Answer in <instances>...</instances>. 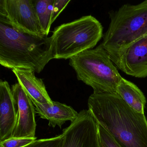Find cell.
<instances>
[{"instance_id":"9a60e30c","label":"cell","mask_w":147,"mask_h":147,"mask_svg":"<svg viewBox=\"0 0 147 147\" xmlns=\"http://www.w3.org/2000/svg\"><path fill=\"white\" fill-rule=\"evenodd\" d=\"M64 138L62 133L51 138L36 140L24 147H63Z\"/></svg>"},{"instance_id":"ac0fdd59","label":"cell","mask_w":147,"mask_h":147,"mask_svg":"<svg viewBox=\"0 0 147 147\" xmlns=\"http://www.w3.org/2000/svg\"><path fill=\"white\" fill-rule=\"evenodd\" d=\"M70 1V0H55L52 18V24Z\"/></svg>"},{"instance_id":"5b68a950","label":"cell","mask_w":147,"mask_h":147,"mask_svg":"<svg viewBox=\"0 0 147 147\" xmlns=\"http://www.w3.org/2000/svg\"><path fill=\"white\" fill-rule=\"evenodd\" d=\"M103 31L100 22L91 15L56 27L51 37L53 58L67 60L93 49L103 37Z\"/></svg>"},{"instance_id":"3957f363","label":"cell","mask_w":147,"mask_h":147,"mask_svg":"<svg viewBox=\"0 0 147 147\" xmlns=\"http://www.w3.org/2000/svg\"><path fill=\"white\" fill-rule=\"evenodd\" d=\"M111 22L101 44L116 65L124 50L147 34V0L136 5H123L109 12Z\"/></svg>"},{"instance_id":"ba28073f","label":"cell","mask_w":147,"mask_h":147,"mask_svg":"<svg viewBox=\"0 0 147 147\" xmlns=\"http://www.w3.org/2000/svg\"><path fill=\"white\" fill-rule=\"evenodd\" d=\"M116 65L128 75L147 77V34L130 44L122 52Z\"/></svg>"},{"instance_id":"6da1fadb","label":"cell","mask_w":147,"mask_h":147,"mask_svg":"<svg viewBox=\"0 0 147 147\" xmlns=\"http://www.w3.org/2000/svg\"><path fill=\"white\" fill-rule=\"evenodd\" d=\"M88 110L121 147H147V120L117 93H93Z\"/></svg>"},{"instance_id":"52a82bcc","label":"cell","mask_w":147,"mask_h":147,"mask_svg":"<svg viewBox=\"0 0 147 147\" xmlns=\"http://www.w3.org/2000/svg\"><path fill=\"white\" fill-rule=\"evenodd\" d=\"M63 147H100L98 123L90 110H83L63 131Z\"/></svg>"},{"instance_id":"8992f818","label":"cell","mask_w":147,"mask_h":147,"mask_svg":"<svg viewBox=\"0 0 147 147\" xmlns=\"http://www.w3.org/2000/svg\"><path fill=\"white\" fill-rule=\"evenodd\" d=\"M0 22L26 34L45 35L39 24L33 0H1Z\"/></svg>"},{"instance_id":"9c48e42d","label":"cell","mask_w":147,"mask_h":147,"mask_svg":"<svg viewBox=\"0 0 147 147\" xmlns=\"http://www.w3.org/2000/svg\"><path fill=\"white\" fill-rule=\"evenodd\" d=\"M11 90L18 113V125L13 137H36V111L31 99L18 82L12 86Z\"/></svg>"},{"instance_id":"2e32d148","label":"cell","mask_w":147,"mask_h":147,"mask_svg":"<svg viewBox=\"0 0 147 147\" xmlns=\"http://www.w3.org/2000/svg\"><path fill=\"white\" fill-rule=\"evenodd\" d=\"M98 132L100 147H121L112 136L98 123Z\"/></svg>"},{"instance_id":"5bb4252c","label":"cell","mask_w":147,"mask_h":147,"mask_svg":"<svg viewBox=\"0 0 147 147\" xmlns=\"http://www.w3.org/2000/svg\"><path fill=\"white\" fill-rule=\"evenodd\" d=\"M33 2L40 26L48 36L52 24L55 0H33Z\"/></svg>"},{"instance_id":"7a4b0ae2","label":"cell","mask_w":147,"mask_h":147,"mask_svg":"<svg viewBox=\"0 0 147 147\" xmlns=\"http://www.w3.org/2000/svg\"><path fill=\"white\" fill-rule=\"evenodd\" d=\"M54 59L51 37L21 32L0 22V64L5 67L41 73Z\"/></svg>"},{"instance_id":"277c9868","label":"cell","mask_w":147,"mask_h":147,"mask_svg":"<svg viewBox=\"0 0 147 147\" xmlns=\"http://www.w3.org/2000/svg\"><path fill=\"white\" fill-rule=\"evenodd\" d=\"M69 64L81 81L93 89V93H117L123 77L101 44L69 59Z\"/></svg>"},{"instance_id":"8fae6325","label":"cell","mask_w":147,"mask_h":147,"mask_svg":"<svg viewBox=\"0 0 147 147\" xmlns=\"http://www.w3.org/2000/svg\"><path fill=\"white\" fill-rule=\"evenodd\" d=\"M12 71L31 100L42 105L53 104L42 80L36 77L35 71L20 68L13 69Z\"/></svg>"},{"instance_id":"4fadbf2b","label":"cell","mask_w":147,"mask_h":147,"mask_svg":"<svg viewBox=\"0 0 147 147\" xmlns=\"http://www.w3.org/2000/svg\"><path fill=\"white\" fill-rule=\"evenodd\" d=\"M117 93L133 110L139 113H144L146 98L135 84L122 78L117 87Z\"/></svg>"},{"instance_id":"e0dca14e","label":"cell","mask_w":147,"mask_h":147,"mask_svg":"<svg viewBox=\"0 0 147 147\" xmlns=\"http://www.w3.org/2000/svg\"><path fill=\"white\" fill-rule=\"evenodd\" d=\"M36 140L35 138H11L0 142V147H24Z\"/></svg>"},{"instance_id":"7c38bea8","label":"cell","mask_w":147,"mask_h":147,"mask_svg":"<svg viewBox=\"0 0 147 147\" xmlns=\"http://www.w3.org/2000/svg\"><path fill=\"white\" fill-rule=\"evenodd\" d=\"M35 111L41 118L49 121V125L55 127L58 125L60 128L67 121L74 122L79 116V113L71 107L57 101H53L52 105L39 104L32 100Z\"/></svg>"},{"instance_id":"30bf717a","label":"cell","mask_w":147,"mask_h":147,"mask_svg":"<svg viewBox=\"0 0 147 147\" xmlns=\"http://www.w3.org/2000/svg\"><path fill=\"white\" fill-rule=\"evenodd\" d=\"M18 107L9 83L0 81V142L11 138L18 125Z\"/></svg>"}]
</instances>
